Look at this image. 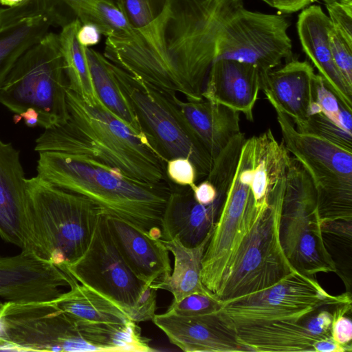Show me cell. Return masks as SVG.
Segmentation results:
<instances>
[{"instance_id": "1", "label": "cell", "mask_w": 352, "mask_h": 352, "mask_svg": "<svg viewBox=\"0 0 352 352\" xmlns=\"http://www.w3.org/2000/svg\"><path fill=\"white\" fill-rule=\"evenodd\" d=\"M34 150L39 154L38 177L88 198L104 214L160 239L171 182L152 184L134 179L107 163L87 143L55 127L45 129Z\"/></svg>"}, {"instance_id": "2", "label": "cell", "mask_w": 352, "mask_h": 352, "mask_svg": "<svg viewBox=\"0 0 352 352\" xmlns=\"http://www.w3.org/2000/svg\"><path fill=\"white\" fill-rule=\"evenodd\" d=\"M243 8V0H166L164 41L186 100L203 98L219 34Z\"/></svg>"}, {"instance_id": "3", "label": "cell", "mask_w": 352, "mask_h": 352, "mask_svg": "<svg viewBox=\"0 0 352 352\" xmlns=\"http://www.w3.org/2000/svg\"><path fill=\"white\" fill-rule=\"evenodd\" d=\"M26 183L28 221L38 254L65 272L88 248L102 212L88 198L38 175Z\"/></svg>"}, {"instance_id": "4", "label": "cell", "mask_w": 352, "mask_h": 352, "mask_svg": "<svg viewBox=\"0 0 352 352\" xmlns=\"http://www.w3.org/2000/svg\"><path fill=\"white\" fill-rule=\"evenodd\" d=\"M69 118L58 131L89 144L107 163L127 176L152 184H168L166 162L147 138L116 117L100 100L85 102L67 88Z\"/></svg>"}, {"instance_id": "5", "label": "cell", "mask_w": 352, "mask_h": 352, "mask_svg": "<svg viewBox=\"0 0 352 352\" xmlns=\"http://www.w3.org/2000/svg\"><path fill=\"white\" fill-rule=\"evenodd\" d=\"M67 88L58 35L47 32L16 62L0 88V103L16 118L33 110L47 129L67 120Z\"/></svg>"}, {"instance_id": "6", "label": "cell", "mask_w": 352, "mask_h": 352, "mask_svg": "<svg viewBox=\"0 0 352 352\" xmlns=\"http://www.w3.org/2000/svg\"><path fill=\"white\" fill-rule=\"evenodd\" d=\"M111 71L156 152L168 160L185 157L195 165L197 179L209 174L213 160L189 127L176 101V93L158 88L110 61Z\"/></svg>"}, {"instance_id": "7", "label": "cell", "mask_w": 352, "mask_h": 352, "mask_svg": "<svg viewBox=\"0 0 352 352\" xmlns=\"http://www.w3.org/2000/svg\"><path fill=\"white\" fill-rule=\"evenodd\" d=\"M283 143L308 173L314 186L321 223L352 220V150L298 131L277 107Z\"/></svg>"}, {"instance_id": "8", "label": "cell", "mask_w": 352, "mask_h": 352, "mask_svg": "<svg viewBox=\"0 0 352 352\" xmlns=\"http://www.w3.org/2000/svg\"><path fill=\"white\" fill-rule=\"evenodd\" d=\"M285 185L259 210L241 243L217 297L221 302L261 292L296 270L286 257L279 237Z\"/></svg>"}, {"instance_id": "9", "label": "cell", "mask_w": 352, "mask_h": 352, "mask_svg": "<svg viewBox=\"0 0 352 352\" xmlns=\"http://www.w3.org/2000/svg\"><path fill=\"white\" fill-rule=\"evenodd\" d=\"M279 237L284 253L294 270L309 276L336 272L322 237L314 186L303 166L292 156L286 177Z\"/></svg>"}, {"instance_id": "10", "label": "cell", "mask_w": 352, "mask_h": 352, "mask_svg": "<svg viewBox=\"0 0 352 352\" xmlns=\"http://www.w3.org/2000/svg\"><path fill=\"white\" fill-rule=\"evenodd\" d=\"M250 179V150L245 140L234 175L201 261V283L216 298L228 274L233 258L259 210L269 204L282 188L270 199L258 203L252 191Z\"/></svg>"}, {"instance_id": "11", "label": "cell", "mask_w": 352, "mask_h": 352, "mask_svg": "<svg viewBox=\"0 0 352 352\" xmlns=\"http://www.w3.org/2000/svg\"><path fill=\"white\" fill-rule=\"evenodd\" d=\"M0 350L98 351L80 324L52 300L1 302Z\"/></svg>"}, {"instance_id": "12", "label": "cell", "mask_w": 352, "mask_h": 352, "mask_svg": "<svg viewBox=\"0 0 352 352\" xmlns=\"http://www.w3.org/2000/svg\"><path fill=\"white\" fill-rule=\"evenodd\" d=\"M351 302V294H329L314 276L294 270L261 292L221 302L217 313L234 329L280 320H297L312 311Z\"/></svg>"}, {"instance_id": "13", "label": "cell", "mask_w": 352, "mask_h": 352, "mask_svg": "<svg viewBox=\"0 0 352 352\" xmlns=\"http://www.w3.org/2000/svg\"><path fill=\"white\" fill-rule=\"evenodd\" d=\"M289 25L283 15L243 8L222 27L214 61L232 60L254 65L261 72L272 70L283 60L293 58L292 41L287 34Z\"/></svg>"}, {"instance_id": "14", "label": "cell", "mask_w": 352, "mask_h": 352, "mask_svg": "<svg viewBox=\"0 0 352 352\" xmlns=\"http://www.w3.org/2000/svg\"><path fill=\"white\" fill-rule=\"evenodd\" d=\"M136 35L135 49L113 63L158 88L179 92L184 88L166 50L163 30L166 0H117Z\"/></svg>"}, {"instance_id": "15", "label": "cell", "mask_w": 352, "mask_h": 352, "mask_svg": "<svg viewBox=\"0 0 352 352\" xmlns=\"http://www.w3.org/2000/svg\"><path fill=\"white\" fill-rule=\"evenodd\" d=\"M65 272L111 300L129 317L146 284L135 275L120 254L108 228L107 216L102 212L88 248L65 267Z\"/></svg>"}, {"instance_id": "16", "label": "cell", "mask_w": 352, "mask_h": 352, "mask_svg": "<svg viewBox=\"0 0 352 352\" xmlns=\"http://www.w3.org/2000/svg\"><path fill=\"white\" fill-rule=\"evenodd\" d=\"M322 308L297 320L235 328L238 341L254 352H348L331 336L333 311Z\"/></svg>"}, {"instance_id": "17", "label": "cell", "mask_w": 352, "mask_h": 352, "mask_svg": "<svg viewBox=\"0 0 352 352\" xmlns=\"http://www.w3.org/2000/svg\"><path fill=\"white\" fill-rule=\"evenodd\" d=\"M74 278L50 261L30 252L0 256V297L14 302L49 301Z\"/></svg>"}, {"instance_id": "18", "label": "cell", "mask_w": 352, "mask_h": 352, "mask_svg": "<svg viewBox=\"0 0 352 352\" xmlns=\"http://www.w3.org/2000/svg\"><path fill=\"white\" fill-rule=\"evenodd\" d=\"M26 179L19 151L0 140V236L39 256L28 221Z\"/></svg>"}, {"instance_id": "19", "label": "cell", "mask_w": 352, "mask_h": 352, "mask_svg": "<svg viewBox=\"0 0 352 352\" xmlns=\"http://www.w3.org/2000/svg\"><path fill=\"white\" fill-rule=\"evenodd\" d=\"M152 321L184 351L250 352L238 341L235 329L217 313L182 316L166 311L155 314Z\"/></svg>"}, {"instance_id": "20", "label": "cell", "mask_w": 352, "mask_h": 352, "mask_svg": "<svg viewBox=\"0 0 352 352\" xmlns=\"http://www.w3.org/2000/svg\"><path fill=\"white\" fill-rule=\"evenodd\" d=\"M227 192L209 205L198 203L190 186L171 183L170 192L161 220L162 241L177 238L187 248L200 244L212 232Z\"/></svg>"}, {"instance_id": "21", "label": "cell", "mask_w": 352, "mask_h": 352, "mask_svg": "<svg viewBox=\"0 0 352 352\" xmlns=\"http://www.w3.org/2000/svg\"><path fill=\"white\" fill-rule=\"evenodd\" d=\"M260 75L261 91L273 107L281 110L296 125L310 116L316 102V74L308 61L292 58L277 69L260 71Z\"/></svg>"}, {"instance_id": "22", "label": "cell", "mask_w": 352, "mask_h": 352, "mask_svg": "<svg viewBox=\"0 0 352 352\" xmlns=\"http://www.w3.org/2000/svg\"><path fill=\"white\" fill-rule=\"evenodd\" d=\"M329 16L319 6H309L298 15L297 30L304 52L314 64L324 85L342 106L352 112V86L336 67L331 52Z\"/></svg>"}, {"instance_id": "23", "label": "cell", "mask_w": 352, "mask_h": 352, "mask_svg": "<svg viewBox=\"0 0 352 352\" xmlns=\"http://www.w3.org/2000/svg\"><path fill=\"white\" fill-rule=\"evenodd\" d=\"M261 91L259 69L254 65L218 60L209 69L202 98L242 113L253 121V110Z\"/></svg>"}, {"instance_id": "24", "label": "cell", "mask_w": 352, "mask_h": 352, "mask_svg": "<svg viewBox=\"0 0 352 352\" xmlns=\"http://www.w3.org/2000/svg\"><path fill=\"white\" fill-rule=\"evenodd\" d=\"M107 226L120 254L139 279L152 284L171 274L169 251L161 239L109 216Z\"/></svg>"}, {"instance_id": "25", "label": "cell", "mask_w": 352, "mask_h": 352, "mask_svg": "<svg viewBox=\"0 0 352 352\" xmlns=\"http://www.w3.org/2000/svg\"><path fill=\"white\" fill-rule=\"evenodd\" d=\"M176 101L189 127L212 160L241 133L237 111L204 98L183 101L177 97Z\"/></svg>"}, {"instance_id": "26", "label": "cell", "mask_w": 352, "mask_h": 352, "mask_svg": "<svg viewBox=\"0 0 352 352\" xmlns=\"http://www.w3.org/2000/svg\"><path fill=\"white\" fill-rule=\"evenodd\" d=\"M81 24L92 23L107 36L105 47L118 55L137 47L138 40L117 0H63Z\"/></svg>"}, {"instance_id": "27", "label": "cell", "mask_w": 352, "mask_h": 352, "mask_svg": "<svg viewBox=\"0 0 352 352\" xmlns=\"http://www.w3.org/2000/svg\"><path fill=\"white\" fill-rule=\"evenodd\" d=\"M212 233L193 248L184 246L177 238L162 241L174 256V267L170 275L151 286L170 292L174 301L192 294H211L202 284L200 275L202 258Z\"/></svg>"}, {"instance_id": "28", "label": "cell", "mask_w": 352, "mask_h": 352, "mask_svg": "<svg viewBox=\"0 0 352 352\" xmlns=\"http://www.w3.org/2000/svg\"><path fill=\"white\" fill-rule=\"evenodd\" d=\"M70 289L52 302L77 322L124 324L132 320L118 305L74 279Z\"/></svg>"}, {"instance_id": "29", "label": "cell", "mask_w": 352, "mask_h": 352, "mask_svg": "<svg viewBox=\"0 0 352 352\" xmlns=\"http://www.w3.org/2000/svg\"><path fill=\"white\" fill-rule=\"evenodd\" d=\"M76 18L63 26L58 34L60 51L68 80V89L79 95L85 102L95 104L100 100L96 92L85 52L78 42L77 32L81 25Z\"/></svg>"}, {"instance_id": "30", "label": "cell", "mask_w": 352, "mask_h": 352, "mask_svg": "<svg viewBox=\"0 0 352 352\" xmlns=\"http://www.w3.org/2000/svg\"><path fill=\"white\" fill-rule=\"evenodd\" d=\"M50 21L42 16L0 26V88L18 59L47 32Z\"/></svg>"}, {"instance_id": "31", "label": "cell", "mask_w": 352, "mask_h": 352, "mask_svg": "<svg viewBox=\"0 0 352 352\" xmlns=\"http://www.w3.org/2000/svg\"><path fill=\"white\" fill-rule=\"evenodd\" d=\"M85 52L98 98L113 114L136 132L144 135L131 106L121 91L111 71L110 61L89 47H85Z\"/></svg>"}, {"instance_id": "32", "label": "cell", "mask_w": 352, "mask_h": 352, "mask_svg": "<svg viewBox=\"0 0 352 352\" xmlns=\"http://www.w3.org/2000/svg\"><path fill=\"white\" fill-rule=\"evenodd\" d=\"M316 101L322 113L342 129L352 134L351 113L340 103L335 94L324 85L322 77L316 74Z\"/></svg>"}, {"instance_id": "33", "label": "cell", "mask_w": 352, "mask_h": 352, "mask_svg": "<svg viewBox=\"0 0 352 352\" xmlns=\"http://www.w3.org/2000/svg\"><path fill=\"white\" fill-rule=\"evenodd\" d=\"M298 131L320 136L352 150V134L342 129L322 113L310 116L296 125Z\"/></svg>"}, {"instance_id": "34", "label": "cell", "mask_w": 352, "mask_h": 352, "mask_svg": "<svg viewBox=\"0 0 352 352\" xmlns=\"http://www.w3.org/2000/svg\"><path fill=\"white\" fill-rule=\"evenodd\" d=\"M221 302L212 294L195 293L179 301L173 300L167 312L182 316H195L215 313Z\"/></svg>"}, {"instance_id": "35", "label": "cell", "mask_w": 352, "mask_h": 352, "mask_svg": "<svg viewBox=\"0 0 352 352\" xmlns=\"http://www.w3.org/2000/svg\"><path fill=\"white\" fill-rule=\"evenodd\" d=\"M329 42L336 67L347 83L352 86V42L333 27L329 32Z\"/></svg>"}, {"instance_id": "36", "label": "cell", "mask_w": 352, "mask_h": 352, "mask_svg": "<svg viewBox=\"0 0 352 352\" xmlns=\"http://www.w3.org/2000/svg\"><path fill=\"white\" fill-rule=\"evenodd\" d=\"M351 311V302L335 306L331 326V336L340 346L352 351V322L346 314Z\"/></svg>"}, {"instance_id": "37", "label": "cell", "mask_w": 352, "mask_h": 352, "mask_svg": "<svg viewBox=\"0 0 352 352\" xmlns=\"http://www.w3.org/2000/svg\"><path fill=\"white\" fill-rule=\"evenodd\" d=\"M166 173L168 179L175 184L192 186L197 184V170L191 160L177 157L167 160Z\"/></svg>"}, {"instance_id": "38", "label": "cell", "mask_w": 352, "mask_h": 352, "mask_svg": "<svg viewBox=\"0 0 352 352\" xmlns=\"http://www.w3.org/2000/svg\"><path fill=\"white\" fill-rule=\"evenodd\" d=\"M332 27L352 42V1L326 5Z\"/></svg>"}, {"instance_id": "39", "label": "cell", "mask_w": 352, "mask_h": 352, "mask_svg": "<svg viewBox=\"0 0 352 352\" xmlns=\"http://www.w3.org/2000/svg\"><path fill=\"white\" fill-rule=\"evenodd\" d=\"M157 291L151 284H146L131 314L135 322L152 320L155 316Z\"/></svg>"}, {"instance_id": "40", "label": "cell", "mask_w": 352, "mask_h": 352, "mask_svg": "<svg viewBox=\"0 0 352 352\" xmlns=\"http://www.w3.org/2000/svg\"><path fill=\"white\" fill-rule=\"evenodd\" d=\"M100 35L101 32L96 25L92 23H85L80 25L76 36L80 44L89 47L99 43Z\"/></svg>"}, {"instance_id": "41", "label": "cell", "mask_w": 352, "mask_h": 352, "mask_svg": "<svg viewBox=\"0 0 352 352\" xmlns=\"http://www.w3.org/2000/svg\"><path fill=\"white\" fill-rule=\"evenodd\" d=\"M316 0H273L274 8L279 12L291 14L304 9Z\"/></svg>"}, {"instance_id": "42", "label": "cell", "mask_w": 352, "mask_h": 352, "mask_svg": "<svg viewBox=\"0 0 352 352\" xmlns=\"http://www.w3.org/2000/svg\"><path fill=\"white\" fill-rule=\"evenodd\" d=\"M43 8L45 14L52 19H58L62 17L66 12L63 4V0H36Z\"/></svg>"}, {"instance_id": "43", "label": "cell", "mask_w": 352, "mask_h": 352, "mask_svg": "<svg viewBox=\"0 0 352 352\" xmlns=\"http://www.w3.org/2000/svg\"><path fill=\"white\" fill-rule=\"evenodd\" d=\"M26 0H0V4L7 6V8H12L21 4Z\"/></svg>"}, {"instance_id": "44", "label": "cell", "mask_w": 352, "mask_h": 352, "mask_svg": "<svg viewBox=\"0 0 352 352\" xmlns=\"http://www.w3.org/2000/svg\"><path fill=\"white\" fill-rule=\"evenodd\" d=\"M325 5L331 4L335 2L342 3V2H347L352 1V0H322Z\"/></svg>"}, {"instance_id": "45", "label": "cell", "mask_w": 352, "mask_h": 352, "mask_svg": "<svg viewBox=\"0 0 352 352\" xmlns=\"http://www.w3.org/2000/svg\"><path fill=\"white\" fill-rule=\"evenodd\" d=\"M261 1H264L265 3H266L270 6L274 8V1H273V0H261Z\"/></svg>"}]
</instances>
